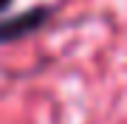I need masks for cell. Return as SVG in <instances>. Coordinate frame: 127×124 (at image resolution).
I'll return each mask as SVG.
<instances>
[{"instance_id":"obj_1","label":"cell","mask_w":127,"mask_h":124,"mask_svg":"<svg viewBox=\"0 0 127 124\" xmlns=\"http://www.w3.org/2000/svg\"><path fill=\"white\" fill-rule=\"evenodd\" d=\"M51 17H54L51 3H37V6H28V9L17 11V14L0 17V45H11L17 40H26L31 34H37Z\"/></svg>"},{"instance_id":"obj_2","label":"cell","mask_w":127,"mask_h":124,"mask_svg":"<svg viewBox=\"0 0 127 124\" xmlns=\"http://www.w3.org/2000/svg\"><path fill=\"white\" fill-rule=\"evenodd\" d=\"M9 6H11V0H0V11H6Z\"/></svg>"}]
</instances>
